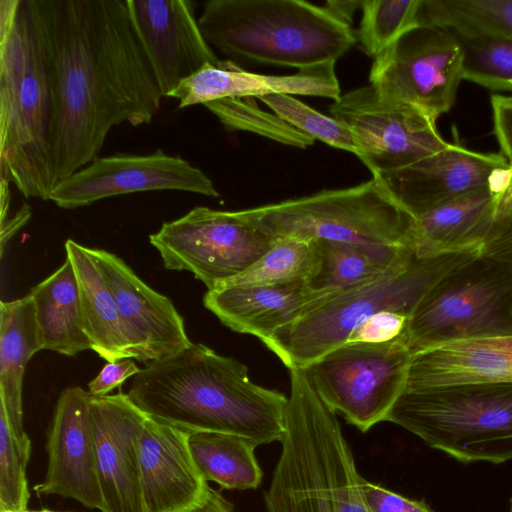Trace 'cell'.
<instances>
[{
	"label": "cell",
	"instance_id": "cell-1",
	"mask_svg": "<svg viewBox=\"0 0 512 512\" xmlns=\"http://www.w3.org/2000/svg\"><path fill=\"white\" fill-rule=\"evenodd\" d=\"M54 92L56 183L99 157L110 130L152 122L163 98L127 0H40Z\"/></svg>",
	"mask_w": 512,
	"mask_h": 512
},
{
	"label": "cell",
	"instance_id": "cell-2",
	"mask_svg": "<svg viewBox=\"0 0 512 512\" xmlns=\"http://www.w3.org/2000/svg\"><path fill=\"white\" fill-rule=\"evenodd\" d=\"M127 395L148 417L188 433L233 434L258 446L280 442L286 430L289 398L201 343L146 364Z\"/></svg>",
	"mask_w": 512,
	"mask_h": 512
},
{
	"label": "cell",
	"instance_id": "cell-3",
	"mask_svg": "<svg viewBox=\"0 0 512 512\" xmlns=\"http://www.w3.org/2000/svg\"><path fill=\"white\" fill-rule=\"evenodd\" d=\"M54 92L40 0H0V177L48 200Z\"/></svg>",
	"mask_w": 512,
	"mask_h": 512
},
{
	"label": "cell",
	"instance_id": "cell-4",
	"mask_svg": "<svg viewBox=\"0 0 512 512\" xmlns=\"http://www.w3.org/2000/svg\"><path fill=\"white\" fill-rule=\"evenodd\" d=\"M290 395L281 452L268 491L267 512H373L336 413L305 369H290Z\"/></svg>",
	"mask_w": 512,
	"mask_h": 512
},
{
	"label": "cell",
	"instance_id": "cell-5",
	"mask_svg": "<svg viewBox=\"0 0 512 512\" xmlns=\"http://www.w3.org/2000/svg\"><path fill=\"white\" fill-rule=\"evenodd\" d=\"M198 23L208 44L239 66L336 63L357 42L351 26L302 0H210Z\"/></svg>",
	"mask_w": 512,
	"mask_h": 512
},
{
	"label": "cell",
	"instance_id": "cell-6",
	"mask_svg": "<svg viewBox=\"0 0 512 512\" xmlns=\"http://www.w3.org/2000/svg\"><path fill=\"white\" fill-rule=\"evenodd\" d=\"M480 257L474 251L418 258L405 249L378 278L328 297L263 343L289 370L304 369L381 311L410 317L433 288Z\"/></svg>",
	"mask_w": 512,
	"mask_h": 512
},
{
	"label": "cell",
	"instance_id": "cell-7",
	"mask_svg": "<svg viewBox=\"0 0 512 512\" xmlns=\"http://www.w3.org/2000/svg\"><path fill=\"white\" fill-rule=\"evenodd\" d=\"M386 421L463 463L512 459V383L404 388Z\"/></svg>",
	"mask_w": 512,
	"mask_h": 512
},
{
	"label": "cell",
	"instance_id": "cell-8",
	"mask_svg": "<svg viewBox=\"0 0 512 512\" xmlns=\"http://www.w3.org/2000/svg\"><path fill=\"white\" fill-rule=\"evenodd\" d=\"M237 212L275 239H325L370 247L410 249L414 223V217L376 176L355 186L324 189Z\"/></svg>",
	"mask_w": 512,
	"mask_h": 512
},
{
	"label": "cell",
	"instance_id": "cell-9",
	"mask_svg": "<svg viewBox=\"0 0 512 512\" xmlns=\"http://www.w3.org/2000/svg\"><path fill=\"white\" fill-rule=\"evenodd\" d=\"M512 334V267L480 257L433 288L402 337L413 354L451 341Z\"/></svg>",
	"mask_w": 512,
	"mask_h": 512
},
{
	"label": "cell",
	"instance_id": "cell-10",
	"mask_svg": "<svg viewBox=\"0 0 512 512\" xmlns=\"http://www.w3.org/2000/svg\"><path fill=\"white\" fill-rule=\"evenodd\" d=\"M412 357L401 335L382 343L347 342L304 369L326 405L366 432L386 421Z\"/></svg>",
	"mask_w": 512,
	"mask_h": 512
},
{
	"label": "cell",
	"instance_id": "cell-11",
	"mask_svg": "<svg viewBox=\"0 0 512 512\" xmlns=\"http://www.w3.org/2000/svg\"><path fill=\"white\" fill-rule=\"evenodd\" d=\"M168 270L189 271L212 290L242 274L276 239L237 211L197 206L149 236Z\"/></svg>",
	"mask_w": 512,
	"mask_h": 512
},
{
	"label": "cell",
	"instance_id": "cell-12",
	"mask_svg": "<svg viewBox=\"0 0 512 512\" xmlns=\"http://www.w3.org/2000/svg\"><path fill=\"white\" fill-rule=\"evenodd\" d=\"M463 55L446 28L419 24L373 59L369 84L388 101L411 105L436 122L455 104Z\"/></svg>",
	"mask_w": 512,
	"mask_h": 512
},
{
	"label": "cell",
	"instance_id": "cell-13",
	"mask_svg": "<svg viewBox=\"0 0 512 512\" xmlns=\"http://www.w3.org/2000/svg\"><path fill=\"white\" fill-rule=\"evenodd\" d=\"M329 112L352 131L358 158L372 176L408 167L449 145L435 121L411 105L381 98L370 84L341 95Z\"/></svg>",
	"mask_w": 512,
	"mask_h": 512
},
{
	"label": "cell",
	"instance_id": "cell-14",
	"mask_svg": "<svg viewBox=\"0 0 512 512\" xmlns=\"http://www.w3.org/2000/svg\"><path fill=\"white\" fill-rule=\"evenodd\" d=\"M177 190L216 198L220 194L199 168L162 149L146 155L114 154L97 157L59 180L49 199L63 209H76L117 195Z\"/></svg>",
	"mask_w": 512,
	"mask_h": 512
},
{
	"label": "cell",
	"instance_id": "cell-15",
	"mask_svg": "<svg viewBox=\"0 0 512 512\" xmlns=\"http://www.w3.org/2000/svg\"><path fill=\"white\" fill-rule=\"evenodd\" d=\"M89 417L103 499L101 512H143L139 441L148 416L119 391L91 395Z\"/></svg>",
	"mask_w": 512,
	"mask_h": 512
},
{
	"label": "cell",
	"instance_id": "cell-16",
	"mask_svg": "<svg viewBox=\"0 0 512 512\" xmlns=\"http://www.w3.org/2000/svg\"><path fill=\"white\" fill-rule=\"evenodd\" d=\"M132 24L166 97L205 64L220 59L204 38L189 0H127Z\"/></svg>",
	"mask_w": 512,
	"mask_h": 512
},
{
	"label": "cell",
	"instance_id": "cell-17",
	"mask_svg": "<svg viewBox=\"0 0 512 512\" xmlns=\"http://www.w3.org/2000/svg\"><path fill=\"white\" fill-rule=\"evenodd\" d=\"M114 296L133 358L153 362L192 344L172 301L143 282L117 255L89 248Z\"/></svg>",
	"mask_w": 512,
	"mask_h": 512
},
{
	"label": "cell",
	"instance_id": "cell-18",
	"mask_svg": "<svg viewBox=\"0 0 512 512\" xmlns=\"http://www.w3.org/2000/svg\"><path fill=\"white\" fill-rule=\"evenodd\" d=\"M90 393L69 387L60 394L50 425L46 450L48 466L37 495L74 499L102 511L95 446L89 417Z\"/></svg>",
	"mask_w": 512,
	"mask_h": 512
},
{
	"label": "cell",
	"instance_id": "cell-19",
	"mask_svg": "<svg viewBox=\"0 0 512 512\" xmlns=\"http://www.w3.org/2000/svg\"><path fill=\"white\" fill-rule=\"evenodd\" d=\"M454 141L444 150L403 169L376 176L414 218L437 206L487 188L491 172L509 165L499 153L466 148L453 128Z\"/></svg>",
	"mask_w": 512,
	"mask_h": 512
},
{
	"label": "cell",
	"instance_id": "cell-20",
	"mask_svg": "<svg viewBox=\"0 0 512 512\" xmlns=\"http://www.w3.org/2000/svg\"><path fill=\"white\" fill-rule=\"evenodd\" d=\"M188 432L147 417L139 441L143 512H183L209 489L188 445Z\"/></svg>",
	"mask_w": 512,
	"mask_h": 512
},
{
	"label": "cell",
	"instance_id": "cell-21",
	"mask_svg": "<svg viewBox=\"0 0 512 512\" xmlns=\"http://www.w3.org/2000/svg\"><path fill=\"white\" fill-rule=\"evenodd\" d=\"M314 96L337 101L341 96L335 63L301 69L291 75H264L247 71L230 60L205 64L184 79L168 96L184 109L217 99L260 98L271 94Z\"/></svg>",
	"mask_w": 512,
	"mask_h": 512
},
{
	"label": "cell",
	"instance_id": "cell-22",
	"mask_svg": "<svg viewBox=\"0 0 512 512\" xmlns=\"http://www.w3.org/2000/svg\"><path fill=\"white\" fill-rule=\"evenodd\" d=\"M337 293L315 290L305 283L221 285L207 290L203 304L231 330L265 342Z\"/></svg>",
	"mask_w": 512,
	"mask_h": 512
},
{
	"label": "cell",
	"instance_id": "cell-23",
	"mask_svg": "<svg viewBox=\"0 0 512 512\" xmlns=\"http://www.w3.org/2000/svg\"><path fill=\"white\" fill-rule=\"evenodd\" d=\"M512 383V334L446 342L413 354L404 388Z\"/></svg>",
	"mask_w": 512,
	"mask_h": 512
},
{
	"label": "cell",
	"instance_id": "cell-24",
	"mask_svg": "<svg viewBox=\"0 0 512 512\" xmlns=\"http://www.w3.org/2000/svg\"><path fill=\"white\" fill-rule=\"evenodd\" d=\"M488 188L437 206L414 218L410 250L418 258L480 252L494 223Z\"/></svg>",
	"mask_w": 512,
	"mask_h": 512
},
{
	"label": "cell",
	"instance_id": "cell-25",
	"mask_svg": "<svg viewBox=\"0 0 512 512\" xmlns=\"http://www.w3.org/2000/svg\"><path fill=\"white\" fill-rule=\"evenodd\" d=\"M43 350L35 304L28 294L0 304V407L21 446L31 453V441L23 426L22 383L25 368Z\"/></svg>",
	"mask_w": 512,
	"mask_h": 512
},
{
	"label": "cell",
	"instance_id": "cell-26",
	"mask_svg": "<svg viewBox=\"0 0 512 512\" xmlns=\"http://www.w3.org/2000/svg\"><path fill=\"white\" fill-rule=\"evenodd\" d=\"M65 250L77 276L84 328L92 350L107 362L133 358L114 296L89 248L68 239Z\"/></svg>",
	"mask_w": 512,
	"mask_h": 512
},
{
	"label": "cell",
	"instance_id": "cell-27",
	"mask_svg": "<svg viewBox=\"0 0 512 512\" xmlns=\"http://www.w3.org/2000/svg\"><path fill=\"white\" fill-rule=\"evenodd\" d=\"M29 295L35 304L43 349L65 356L92 350L84 328L77 276L67 256Z\"/></svg>",
	"mask_w": 512,
	"mask_h": 512
},
{
	"label": "cell",
	"instance_id": "cell-28",
	"mask_svg": "<svg viewBox=\"0 0 512 512\" xmlns=\"http://www.w3.org/2000/svg\"><path fill=\"white\" fill-rule=\"evenodd\" d=\"M188 445L193 460L207 481L228 490L256 489L262 470L254 443L238 435L218 432L190 433Z\"/></svg>",
	"mask_w": 512,
	"mask_h": 512
},
{
	"label": "cell",
	"instance_id": "cell-29",
	"mask_svg": "<svg viewBox=\"0 0 512 512\" xmlns=\"http://www.w3.org/2000/svg\"><path fill=\"white\" fill-rule=\"evenodd\" d=\"M319 269L307 284L315 290L342 292L382 275L409 248L370 247L319 239Z\"/></svg>",
	"mask_w": 512,
	"mask_h": 512
},
{
	"label": "cell",
	"instance_id": "cell-30",
	"mask_svg": "<svg viewBox=\"0 0 512 512\" xmlns=\"http://www.w3.org/2000/svg\"><path fill=\"white\" fill-rule=\"evenodd\" d=\"M319 263L316 240L278 238L249 269L222 285L308 284L316 275Z\"/></svg>",
	"mask_w": 512,
	"mask_h": 512
},
{
	"label": "cell",
	"instance_id": "cell-31",
	"mask_svg": "<svg viewBox=\"0 0 512 512\" xmlns=\"http://www.w3.org/2000/svg\"><path fill=\"white\" fill-rule=\"evenodd\" d=\"M448 30L462 50L463 80L512 92V38L478 30Z\"/></svg>",
	"mask_w": 512,
	"mask_h": 512
},
{
	"label": "cell",
	"instance_id": "cell-32",
	"mask_svg": "<svg viewBox=\"0 0 512 512\" xmlns=\"http://www.w3.org/2000/svg\"><path fill=\"white\" fill-rule=\"evenodd\" d=\"M420 24L512 38V0H423Z\"/></svg>",
	"mask_w": 512,
	"mask_h": 512
},
{
	"label": "cell",
	"instance_id": "cell-33",
	"mask_svg": "<svg viewBox=\"0 0 512 512\" xmlns=\"http://www.w3.org/2000/svg\"><path fill=\"white\" fill-rule=\"evenodd\" d=\"M230 131L255 133L283 145L305 149L315 140L273 112L262 110L254 98L227 97L203 105Z\"/></svg>",
	"mask_w": 512,
	"mask_h": 512
},
{
	"label": "cell",
	"instance_id": "cell-34",
	"mask_svg": "<svg viewBox=\"0 0 512 512\" xmlns=\"http://www.w3.org/2000/svg\"><path fill=\"white\" fill-rule=\"evenodd\" d=\"M423 0H364L356 39L375 58L405 32L420 24Z\"/></svg>",
	"mask_w": 512,
	"mask_h": 512
},
{
	"label": "cell",
	"instance_id": "cell-35",
	"mask_svg": "<svg viewBox=\"0 0 512 512\" xmlns=\"http://www.w3.org/2000/svg\"><path fill=\"white\" fill-rule=\"evenodd\" d=\"M288 124L331 147L360 154L352 131L341 121L327 116L289 94H271L258 98Z\"/></svg>",
	"mask_w": 512,
	"mask_h": 512
},
{
	"label": "cell",
	"instance_id": "cell-36",
	"mask_svg": "<svg viewBox=\"0 0 512 512\" xmlns=\"http://www.w3.org/2000/svg\"><path fill=\"white\" fill-rule=\"evenodd\" d=\"M30 452L15 439L0 407V511L26 512L29 491L26 466Z\"/></svg>",
	"mask_w": 512,
	"mask_h": 512
},
{
	"label": "cell",
	"instance_id": "cell-37",
	"mask_svg": "<svg viewBox=\"0 0 512 512\" xmlns=\"http://www.w3.org/2000/svg\"><path fill=\"white\" fill-rule=\"evenodd\" d=\"M408 320L409 316L405 314L381 311L358 326L347 342L382 343L395 340L404 333Z\"/></svg>",
	"mask_w": 512,
	"mask_h": 512
},
{
	"label": "cell",
	"instance_id": "cell-38",
	"mask_svg": "<svg viewBox=\"0 0 512 512\" xmlns=\"http://www.w3.org/2000/svg\"><path fill=\"white\" fill-rule=\"evenodd\" d=\"M363 491L373 512H433L422 501L407 498L365 479Z\"/></svg>",
	"mask_w": 512,
	"mask_h": 512
},
{
	"label": "cell",
	"instance_id": "cell-39",
	"mask_svg": "<svg viewBox=\"0 0 512 512\" xmlns=\"http://www.w3.org/2000/svg\"><path fill=\"white\" fill-rule=\"evenodd\" d=\"M493 132L501 155L512 167V97L493 94L490 98Z\"/></svg>",
	"mask_w": 512,
	"mask_h": 512
},
{
	"label": "cell",
	"instance_id": "cell-40",
	"mask_svg": "<svg viewBox=\"0 0 512 512\" xmlns=\"http://www.w3.org/2000/svg\"><path fill=\"white\" fill-rule=\"evenodd\" d=\"M141 369L135 362L129 360H118L108 362L99 374L88 383L89 393L92 396H105L122 384L131 376H135Z\"/></svg>",
	"mask_w": 512,
	"mask_h": 512
},
{
	"label": "cell",
	"instance_id": "cell-41",
	"mask_svg": "<svg viewBox=\"0 0 512 512\" xmlns=\"http://www.w3.org/2000/svg\"><path fill=\"white\" fill-rule=\"evenodd\" d=\"M481 256L512 267V216L493 223Z\"/></svg>",
	"mask_w": 512,
	"mask_h": 512
},
{
	"label": "cell",
	"instance_id": "cell-42",
	"mask_svg": "<svg viewBox=\"0 0 512 512\" xmlns=\"http://www.w3.org/2000/svg\"><path fill=\"white\" fill-rule=\"evenodd\" d=\"M32 215L31 208L24 203L20 209L10 218L1 222L0 232V252L1 257L4 254L5 246L10 239L28 222Z\"/></svg>",
	"mask_w": 512,
	"mask_h": 512
},
{
	"label": "cell",
	"instance_id": "cell-43",
	"mask_svg": "<svg viewBox=\"0 0 512 512\" xmlns=\"http://www.w3.org/2000/svg\"><path fill=\"white\" fill-rule=\"evenodd\" d=\"M362 2L359 0H329L325 3L324 7L338 20L351 26L354 14L357 10L361 9Z\"/></svg>",
	"mask_w": 512,
	"mask_h": 512
},
{
	"label": "cell",
	"instance_id": "cell-44",
	"mask_svg": "<svg viewBox=\"0 0 512 512\" xmlns=\"http://www.w3.org/2000/svg\"><path fill=\"white\" fill-rule=\"evenodd\" d=\"M183 512H234V510L231 503L219 491L210 487L201 503Z\"/></svg>",
	"mask_w": 512,
	"mask_h": 512
},
{
	"label": "cell",
	"instance_id": "cell-45",
	"mask_svg": "<svg viewBox=\"0 0 512 512\" xmlns=\"http://www.w3.org/2000/svg\"><path fill=\"white\" fill-rule=\"evenodd\" d=\"M512 182V167L510 165L494 169L488 179L487 188L496 198L501 196Z\"/></svg>",
	"mask_w": 512,
	"mask_h": 512
},
{
	"label": "cell",
	"instance_id": "cell-46",
	"mask_svg": "<svg viewBox=\"0 0 512 512\" xmlns=\"http://www.w3.org/2000/svg\"><path fill=\"white\" fill-rule=\"evenodd\" d=\"M511 216H512V182L510 183L507 190L501 196L495 198L494 222L509 218Z\"/></svg>",
	"mask_w": 512,
	"mask_h": 512
},
{
	"label": "cell",
	"instance_id": "cell-47",
	"mask_svg": "<svg viewBox=\"0 0 512 512\" xmlns=\"http://www.w3.org/2000/svg\"><path fill=\"white\" fill-rule=\"evenodd\" d=\"M9 181L0 177V221L3 222L8 217L10 204Z\"/></svg>",
	"mask_w": 512,
	"mask_h": 512
},
{
	"label": "cell",
	"instance_id": "cell-48",
	"mask_svg": "<svg viewBox=\"0 0 512 512\" xmlns=\"http://www.w3.org/2000/svg\"><path fill=\"white\" fill-rule=\"evenodd\" d=\"M26 512H58V511H52V510H48V509H41V510H35V511H26Z\"/></svg>",
	"mask_w": 512,
	"mask_h": 512
},
{
	"label": "cell",
	"instance_id": "cell-49",
	"mask_svg": "<svg viewBox=\"0 0 512 512\" xmlns=\"http://www.w3.org/2000/svg\"><path fill=\"white\" fill-rule=\"evenodd\" d=\"M509 512H512V498L510 499V507H509Z\"/></svg>",
	"mask_w": 512,
	"mask_h": 512
},
{
	"label": "cell",
	"instance_id": "cell-50",
	"mask_svg": "<svg viewBox=\"0 0 512 512\" xmlns=\"http://www.w3.org/2000/svg\"><path fill=\"white\" fill-rule=\"evenodd\" d=\"M0 512H5V511H0Z\"/></svg>",
	"mask_w": 512,
	"mask_h": 512
}]
</instances>
